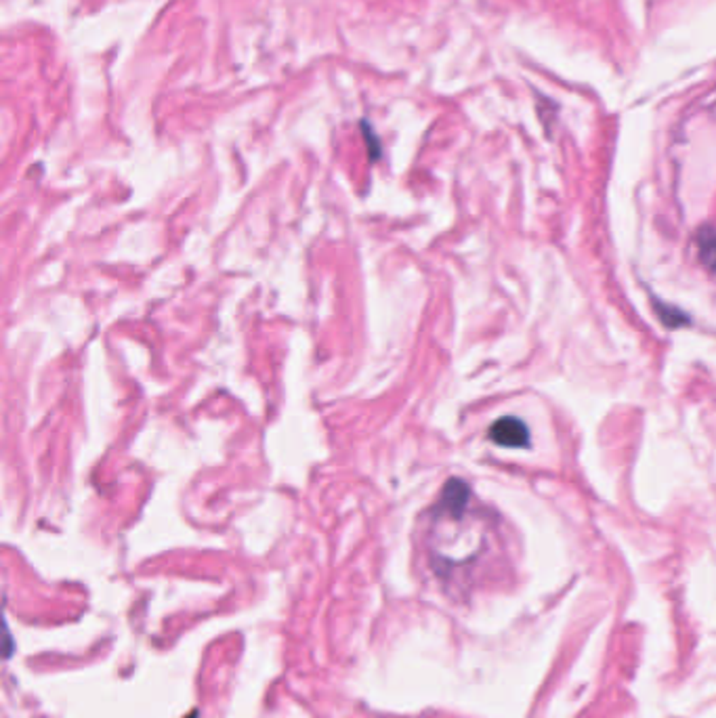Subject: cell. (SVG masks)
I'll list each match as a JSON object with an SVG mask.
<instances>
[{
  "label": "cell",
  "instance_id": "cell-1",
  "mask_svg": "<svg viewBox=\"0 0 716 718\" xmlns=\"http://www.w3.org/2000/svg\"><path fill=\"white\" fill-rule=\"evenodd\" d=\"M490 439L500 447L521 450V447L530 445V431L517 416H503L490 426Z\"/></svg>",
  "mask_w": 716,
  "mask_h": 718
},
{
  "label": "cell",
  "instance_id": "cell-2",
  "mask_svg": "<svg viewBox=\"0 0 716 718\" xmlns=\"http://www.w3.org/2000/svg\"><path fill=\"white\" fill-rule=\"evenodd\" d=\"M695 244H698L700 261L706 265L708 269L716 274V229L714 227H702L695 236Z\"/></svg>",
  "mask_w": 716,
  "mask_h": 718
},
{
  "label": "cell",
  "instance_id": "cell-3",
  "mask_svg": "<svg viewBox=\"0 0 716 718\" xmlns=\"http://www.w3.org/2000/svg\"><path fill=\"white\" fill-rule=\"evenodd\" d=\"M656 313L660 315L664 326H668V328H679L689 321V318L681 311V309L670 307V305H666V302H660V301H656Z\"/></svg>",
  "mask_w": 716,
  "mask_h": 718
},
{
  "label": "cell",
  "instance_id": "cell-4",
  "mask_svg": "<svg viewBox=\"0 0 716 718\" xmlns=\"http://www.w3.org/2000/svg\"><path fill=\"white\" fill-rule=\"evenodd\" d=\"M361 129H364V137H366V143H367V149H370V156L372 160H376L378 154H380V143L376 135H374V130L367 126V122L361 124Z\"/></svg>",
  "mask_w": 716,
  "mask_h": 718
}]
</instances>
